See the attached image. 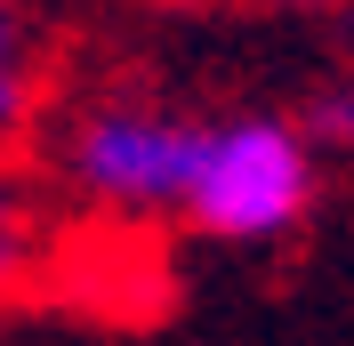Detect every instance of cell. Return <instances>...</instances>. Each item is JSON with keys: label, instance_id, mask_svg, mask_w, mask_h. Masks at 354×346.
Segmentation results:
<instances>
[{"label": "cell", "instance_id": "6", "mask_svg": "<svg viewBox=\"0 0 354 346\" xmlns=\"http://www.w3.org/2000/svg\"><path fill=\"white\" fill-rule=\"evenodd\" d=\"M250 8H338V0H250Z\"/></svg>", "mask_w": 354, "mask_h": 346}, {"label": "cell", "instance_id": "3", "mask_svg": "<svg viewBox=\"0 0 354 346\" xmlns=\"http://www.w3.org/2000/svg\"><path fill=\"white\" fill-rule=\"evenodd\" d=\"M41 97H48V57L32 33V8L0 0V145H17L41 121Z\"/></svg>", "mask_w": 354, "mask_h": 346}, {"label": "cell", "instance_id": "2", "mask_svg": "<svg viewBox=\"0 0 354 346\" xmlns=\"http://www.w3.org/2000/svg\"><path fill=\"white\" fill-rule=\"evenodd\" d=\"M201 129H209L201 113L153 105V97H97L65 121L57 170L105 217H177L201 161Z\"/></svg>", "mask_w": 354, "mask_h": 346}, {"label": "cell", "instance_id": "1", "mask_svg": "<svg viewBox=\"0 0 354 346\" xmlns=\"http://www.w3.org/2000/svg\"><path fill=\"white\" fill-rule=\"evenodd\" d=\"M322 194V153L306 145L298 113H218L201 129V161L185 185V226L225 250H266L298 234Z\"/></svg>", "mask_w": 354, "mask_h": 346}, {"label": "cell", "instance_id": "7", "mask_svg": "<svg viewBox=\"0 0 354 346\" xmlns=\"http://www.w3.org/2000/svg\"><path fill=\"white\" fill-rule=\"evenodd\" d=\"M0 314H8V282H0Z\"/></svg>", "mask_w": 354, "mask_h": 346}, {"label": "cell", "instance_id": "5", "mask_svg": "<svg viewBox=\"0 0 354 346\" xmlns=\"http://www.w3.org/2000/svg\"><path fill=\"white\" fill-rule=\"evenodd\" d=\"M41 258V210L17 177L0 170V282H24V266Z\"/></svg>", "mask_w": 354, "mask_h": 346}, {"label": "cell", "instance_id": "4", "mask_svg": "<svg viewBox=\"0 0 354 346\" xmlns=\"http://www.w3.org/2000/svg\"><path fill=\"white\" fill-rule=\"evenodd\" d=\"M298 129H306V145L322 153V161H354V73H338V81H322L298 105Z\"/></svg>", "mask_w": 354, "mask_h": 346}]
</instances>
